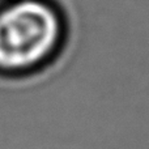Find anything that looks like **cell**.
Masks as SVG:
<instances>
[{
    "label": "cell",
    "mask_w": 149,
    "mask_h": 149,
    "mask_svg": "<svg viewBox=\"0 0 149 149\" xmlns=\"http://www.w3.org/2000/svg\"><path fill=\"white\" fill-rule=\"evenodd\" d=\"M56 0H8L0 8V77L20 79L51 67L68 39Z\"/></svg>",
    "instance_id": "6da1fadb"
},
{
    "label": "cell",
    "mask_w": 149,
    "mask_h": 149,
    "mask_svg": "<svg viewBox=\"0 0 149 149\" xmlns=\"http://www.w3.org/2000/svg\"><path fill=\"white\" fill-rule=\"evenodd\" d=\"M7 1H8V0H0V8H1L3 5H4L5 3H7Z\"/></svg>",
    "instance_id": "7a4b0ae2"
}]
</instances>
